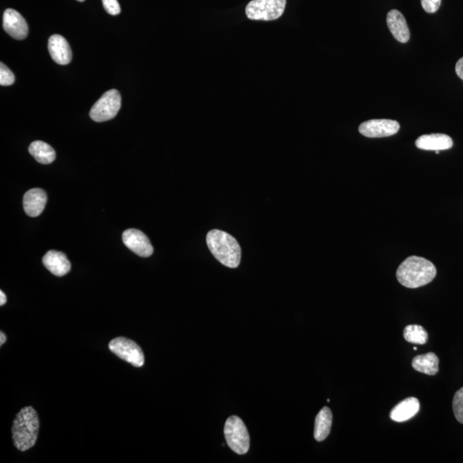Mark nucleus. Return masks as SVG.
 <instances>
[{"label": "nucleus", "mask_w": 463, "mask_h": 463, "mask_svg": "<svg viewBox=\"0 0 463 463\" xmlns=\"http://www.w3.org/2000/svg\"><path fill=\"white\" fill-rule=\"evenodd\" d=\"M102 3L108 14L116 16L122 12L118 0H102Z\"/></svg>", "instance_id": "23"}, {"label": "nucleus", "mask_w": 463, "mask_h": 463, "mask_svg": "<svg viewBox=\"0 0 463 463\" xmlns=\"http://www.w3.org/2000/svg\"><path fill=\"white\" fill-rule=\"evenodd\" d=\"M15 82V76L6 64H0V84L1 86H10Z\"/></svg>", "instance_id": "22"}, {"label": "nucleus", "mask_w": 463, "mask_h": 463, "mask_svg": "<svg viewBox=\"0 0 463 463\" xmlns=\"http://www.w3.org/2000/svg\"><path fill=\"white\" fill-rule=\"evenodd\" d=\"M0 339H1V341H0V346H3L6 341V336L2 332H0Z\"/></svg>", "instance_id": "27"}, {"label": "nucleus", "mask_w": 463, "mask_h": 463, "mask_svg": "<svg viewBox=\"0 0 463 463\" xmlns=\"http://www.w3.org/2000/svg\"><path fill=\"white\" fill-rule=\"evenodd\" d=\"M47 201V197L45 191L39 188L31 189L23 197L24 211L29 216H38L45 209Z\"/></svg>", "instance_id": "12"}, {"label": "nucleus", "mask_w": 463, "mask_h": 463, "mask_svg": "<svg viewBox=\"0 0 463 463\" xmlns=\"http://www.w3.org/2000/svg\"><path fill=\"white\" fill-rule=\"evenodd\" d=\"M387 25L394 38L401 43H406L410 39V31L404 16L399 11L392 10L387 15Z\"/></svg>", "instance_id": "13"}, {"label": "nucleus", "mask_w": 463, "mask_h": 463, "mask_svg": "<svg viewBox=\"0 0 463 463\" xmlns=\"http://www.w3.org/2000/svg\"><path fill=\"white\" fill-rule=\"evenodd\" d=\"M3 27L12 38L19 41L25 39L29 32L25 19L19 12L13 9H7L4 13Z\"/></svg>", "instance_id": "10"}, {"label": "nucleus", "mask_w": 463, "mask_h": 463, "mask_svg": "<svg viewBox=\"0 0 463 463\" xmlns=\"http://www.w3.org/2000/svg\"><path fill=\"white\" fill-rule=\"evenodd\" d=\"M456 72L459 78L463 81V57L459 59L456 64Z\"/></svg>", "instance_id": "25"}, {"label": "nucleus", "mask_w": 463, "mask_h": 463, "mask_svg": "<svg viewBox=\"0 0 463 463\" xmlns=\"http://www.w3.org/2000/svg\"><path fill=\"white\" fill-rule=\"evenodd\" d=\"M0 298H1V299H0V305L2 307V305H5L7 301L6 296L3 291H0Z\"/></svg>", "instance_id": "26"}, {"label": "nucleus", "mask_w": 463, "mask_h": 463, "mask_svg": "<svg viewBox=\"0 0 463 463\" xmlns=\"http://www.w3.org/2000/svg\"><path fill=\"white\" fill-rule=\"evenodd\" d=\"M400 130V124L392 119H370L363 122L359 127L361 135L370 139L387 138L397 134Z\"/></svg>", "instance_id": "8"}, {"label": "nucleus", "mask_w": 463, "mask_h": 463, "mask_svg": "<svg viewBox=\"0 0 463 463\" xmlns=\"http://www.w3.org/2000/svg\"><path fill=\"white\" fill-rule=\"evenodd\" d=\"M453 411L457 421L463 424V387L455 394L452 402Z\"/></svg>", "instance_id": "21"}, {"label": "nucleus", "mask_w": 463, "mask_h": 463, "mask_svg": "<svg viewBox=\"0 0 463 463\" xmlns=\"http://www.w3.org/2000/svg\"><path fill=\"white\" fill-rule=\"evenodd\" d=\"M108 348L120 359L126 361L136 368H141L144 364L143 350L135 341L126 337L115 338L110 342Z\"/></svg>", "instance_id": "7"}, {"label": "nucleus", "mask_w": 463, "mask_h": 463, "mask_svg": "<svg viewBox=\"0 0 463 463\" xmlns=\"http://www.w3.org/2000/svg\"><path fill=\"white\" fill-rule=\"evenodd\" d=\"M224 434L229 448L239 455L248 452L250 436L247 426L241 418L237 416L229 417L225 424Z\"/></svg>", "instance_id": "4"}, {"label": "nucleus", "mask_w": 463, "mask_h": 463, "mask_svg": "<svg viewBox=\"0 0 463 463\" xmlns=\"http://www.w3.org/2000/svg\"><path fill=\"white\" fill-rule=\"evenodd\" d=\"M29 151L32 156L41 164H50L54 162L56 153L49 144L42 141H35L30 144Z\"/></svg>", "instance_id": "19"}, {"label": "nucleus", "mask_w": 463, "mask_h": 463, "mask_svg": "<svg viewBox=\"0 0 463 463\" xmlns=\"http://www.w3.org/2000/svg\"><path fill=\"white\" fill-rule=\"evenodd\" d=\"M43 264L52 275L64 276L71 271V265L66 254L61 252L49 251L43 257Z\"/></svg>", "instance_id": "14"}, {"label": "nucleus", "mask_w": 463, "mask_h": 463, "mask_svg": "<svg viewBox=\"0 0 463 463\" xmlns=\"http://www.w3.org/2000/svg\"><path fill=\"white\" fill-rule=\"evenodd\" d=\"M287 0H252L248 4L245 13L251 20L273 21L283 15Z\"/></svg>", "instance_id": "5"}, {"label": "nucleus", "mask_w": 463, "mask_h": 463, "mask_svg": "<svg viewBox=\"0 0 463 463\" xmlns=\"http://www.w3.org/2000/svg\"><path fill=\"white\" fill-rule=\"evenodd\" d=\"M40 422L37 412L32 406L20 411L12 426L14 445L20 452H26L35 445L38 438Z\"/></svg>", "instance_id": "2"}, {"label": "nucleus", "mask_w": 463, "mask_h": 463, "mask_svg": "<svg viewBox=\"0 0 463 463\" xmlns=\"http://www.w3.org/2000/svg\"><path fill=\"white\" fill-rule=\"evenodd\" d=\"M78 1H79V2H83L84 0H78Z\"/></svg>", "instance_id": "28"}, {"label": "nucleus", "mask_w": 463, "mask_h": 463, "mask_svg": "<svg viewBox=\"0 0 463 463\" xmlns=\"http://www.w3.org/2000/svg\"><path fill=\"white\" fill-rule=\"evenodd\" d=\"M441 0H421L423 9L428 13H435L440 9Z\"/></svg>", "instance_id": "24"}, {"label": "nucleus", "mask_w": 463, "mask_h": 463, "mask_svg": "<svg viewBox=\"0 0 463 463\" xmlns=\"http://www.w3.org/2000/svg\"><path fill=\"white\" fill-rule=\"evenodd\" d=\"M206 241L209 251L224 266L233 269L239 266L241 249L235 238L215 229L208 233Z\"/></svg>", "instance_id": "3"}, {"label": "nucleus", "mask_w": 463, "mask_h": 463, "mask_svg": "<svg viewBox=\"0 0 463 463\" xmlns=\"http://www.w3.org/2000/svg\"><path fill=\"white\" fill-rule=\"evenodd\" d=\"M420 402L416 397H409L398 404L390 412L389 417L396 422L410 420L420 411Z\"/></svg>", "instance_id": "16"}, {"label": "nucleus", "mask_w": 463, "mask_h": 463, "mask_svg": "<svg viewBox=\"0 0 463 463\" xmlns=\"http://www.w3.org/2000/svg\"><path fill=\"white\" fill-rule=\"evenodd\" d=\"M122 107V95L116 90L107 91L92 107L90 115L95 122L114 119Z\"/></svg>", "instance_id": "6"}, {"label": "nucleus", "mask_w": 463, "mask_h": 463, "mask_svg": "<svg viewBox=\"0 0 463 463\" xmlns=\"http://www.w3.org/2000/svg\"><path fill=\"white\" fill-rule=\"evenodd\" d=\"M404 336L406 341L414 344H426L428 340V334L421 325H408L404 329Z\"/></svg>", "instance_id": "20"}, {"label": "nucleus", "mask_w": 463, "mask_h": 463, "mask_svg": "<svg viewBox=\"0 0 463 463\" xmlns=\"http://www.w3.org/2000/svg\"><path fill=\"white\" fill-rule=\"evenodd\" d=\"M48 51L52 59L59 64L66 66L72 59V52L66 40L59 35H52L48 41Z\"/></svg>", "instance_id": "11"}, {"label": "nucleus", "mask_w": 463, "mask_h": 463, "mask_svg": "<svg viewBox=\"0 0 463 463\" xmlns=\"http://www.w3.org/2000/svg\"><path fill=\"white\" fill-rule=\"evenodd\" d=\"M437 275V269L432 262L424 257L411 256L397 269L398 281L408 288H418L432 283Z\"/></svg>", "instance_id": "1"}, {"label": "nucleus", "mask_w": 463, "mask_h": 463, "mask_svg": "<svg viewBox=\"0 0 463 463\" xmlns=\"http://www.w3.org/2000/svg\"><path fill=\"white\" fill-rule=\"evenodd\" d=\"M333 416L332 410L327 406L322 409L316 417L314 438L319 442L326 440L332 430Z\"/></svg>", "instance_id": "17"}, {"label": "nucleus", "mask_w": 463, "mask_h": 463, "mask_svg": "<svg viewBox=\"0 0 463 463\" xmlns=\"http://www.w3.org/2000/svg\"><path fill=\"white\" fill-rule=\"evenodd\" d=\"M416 145L423 151H446L452 148L453 140L450 136L441 134L422 135L416 140Z\"/></svg>", "instance_id": "15"}, {"label": "nucleus", "mask_w": 463, "mask_h": 463, "mask_svg": "<svg viewBox=\"0 0 463 463\" xmlns=\"http://www.w3.org/2000/svg\"><path fill=\"white\" fill-rule=\"evenodd\" d=\"M123 242L126 247L142 257H151L154 252L148 238L138 229H128L122 235Z\"/></svg>", "instance_id": "9"}, {"label": "nucleus", "mask_w": 463, "mask_h": 463, "mask_svg": "<svg viewBox=\"0 0 463 463\" xmlns=\"http://www.w3.org/2000/svg\"><path fill=\"white\" fill-rule=\"evenodd\" d=\"M440 360L434 353H428L414 358L412 365L414 370L426 375L434 376L440 370Z\"/></svg>", "instance_id": "18"}]
</instances>
